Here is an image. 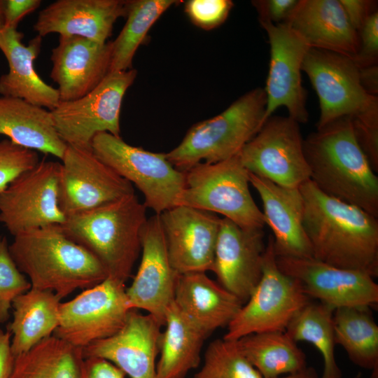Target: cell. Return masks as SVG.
Here are the masks:
<instances>
[{"label": "cell", "instance_id": "cell-1", "mask_svg": "<svg viewBox=\"0 0 378 378\" xmlns=\"http://www.w3.org/2000/svg\"><path fill=\"white\" fill-rule=\"evenodd\" d=\"M303 227L313 258L378 276V220L362 209L321 192L309 180L299 188Z\"/></svg>", "mask_w": 378, "mask_h": 378}, {"label": "cell", "instance_id": "cell-2", "mask_svg": "<svg viewBox=\"0 0 378 378\" xmlns=\"http://www.w3.org/2000/svg\"><path fill=\"white\" fill-rule=\"evenodd\" d=\"M303 148L310 180L321 192L378 217V178L350 118L317 129L303 140Z\"/></svg>", "mask_w": 378, "mask_h": 378}, {"label": "cell", "instance_id": "cell-3", "mask_svg": "<svg viewBox=\"0 0 378 378\" xmlns=\"http://www.w3.org/2000/svg\"><path fill=\"white\" fill-rule=\"evenodd\" d=\"M9 251L20 271L29 277L31 288L52 291L61 299L108 277L100 262L67 237L61 225L17 234Z\"/></svg>", "mask_w": 378, "mask_h": 378}, {"label": "cell", "instance_id": "cell-4", "mask_svg": "<svg viewBox=\"0 0 378 378\" xmlns=\"http://www.w3.org/2000/svg\"><path fill=\"white\" fill-rule=\"evenodd\" d=\"M146 209L132 193L67 216L61 226L100 262L108 276L125 284L141 251Z\"/></svg>", "mask_w": 378, "mask_h": 378}, {"label": "cell", "instance_id": "cell-5", "mask_svg": "<svg viewBox=\"0 0 378 378\" xmlns=\"http://www.w3.org/2000/svg\"><path fill=\"white\" fill-rule=\"evenodd\" d=\"M267 97L256 88L221 113L193 125L167 160L181 172L201 162L212 164L237 155L264 124Z\"/></svg>", "mask_w": 378, "mask_h": 378}, {"label": "cell", "instance_id": "cell-6", "mask_svg": "<svg viewBox=\"0 0 378 378\" xmlns=\"http://www.w3.org/2000/svg\"><path fill=\"white\" fill-rule=\"evenodd\" d=\"M302 71L309 78L319 102L320 129L342 118L352 120L357 134L378 132V98L363 87L359 67L346 56L310 48Z\"/></svg>", "mask_w": 378, "mask_h": 378}, {"label": "cell", "instance_id": "cell-7", "mask_svg": "<svg viewBox=\"0 0 378 378\" xmlns=\"http://www.w3.org/2000/svg\"><path fill=\"white\" fill-rule=\"evenodd\" d=\"M184 174L178 205L220 214L245 229L266 225L249 190V172L238 155L216 163H199Z\"/></svg>", "mask_w": 378, "mask_h": 378}, {"label": "cell", "instance_id": "cell-8", "mask_svg": "<svg viewBox=\"0 0 378 378\" xmlns=\"http://www.w3.org/2000/svg\"><path fill=\"white\" fill-rule=\"evenodd\" d=\"M92 153L119 176L134 184L144 197V204L155 214L179 204L185 174L176 169L165 153L131 146L108 132L97 134Z\"/></svg>", "mask_w": 378, "mask_h": 378}, {"label": "cell", "instance_id": "cell-9", "mask_svg": "<svg viewBox=\"0 0 378 378\" xmlns=\"http://www.w3.org/2000/svg\"><path fill=\"white\" fill-rule=\"evenodd\" d=\"M310 298L300 284L279 267L270 235L263 257L262 276L247 301L227 326L223 338L238 340L253 333L285 331Z\"/></svg>", "mask_w": 378, "mask_h": 378}, {"label": "cell", "instance_id": "cell-10", "mask_svg": "<svg viewBox=\"0 0 378 378\" xmlns=\"http://www.w3.org/2000/svg\"><path fill=\"white\" fill-rule=\"evenodd\" d=\"M136 74L134 69L109 72L88 94L76 100L60 102L51 112L62 141L67 146L92 150V141L99 133L120 136L122 99Z\"/></svg>", "mask_w": 378, "mask_h": 378}, {"label": "cell", "instance_id": "cell-11", "mask_svg": "<svg viewBox=\"0 0 378 378\" xmlns=\"http://www.w3.org/2000/svg\"><path fill=\"white\" fill-rule=\"evenodd\" d=\"M299 123L288 115L270 116L241 150L248 172L279 186L299 188L310 180Z\"/></svg>", "mask_w": 378, "mask_h": 378}, {"label": "cell", "instance_id": "cell-12", "mask_svg": "<svg viewBox=\"0 0 378 378\" xmlns=\"http://www.w3.org/2000/svg\"><path fill=\"white\" fill-rule=\"evenodd\" d=\"M131 309L125 284L108 276L60 303L59 324L52 335L83 349L118 332Z\"/></svg>", "mask_w": 378, "mask_h": 378}, {"label": "cell", "instance_id": "cell-13", "mask_svg": "<svg viewBox=\"0 0 378 378\" xmlns=\"http://www.w3.org/2000/svg\"><path fill=\"white\" fill-rule=\"evenodd\" d=\"M59 167L58 162L39 161L0 192V223L13 237L65 221L58 203Z\"/></svg>", "mask_w": 378, "mask_h": 378}, {"label": "cell", "instance_id": "cell-14", "mask_svg": "<svg viewBox=\"0 0 378 378\" xmlns=\"http://www.w3.org/2000/svg\"><path fill=\"white\" fill-rule=\"evenodd\" d=\"M61 160L58 203L66 218L134 193L132 184L92 150L67 146Z\"/></svg>", "mask_w": 378, "mask_h": 378}, {"label": "cell", "instance_id": "cell-15", "mask_svg": "<svg viewBox=\"0 0 378 378\" xmlns=\"http://www.w3.org/2000/svg\"><path fill=\"white\" fill-rule=\"evenodd\" d=\"M265 30L270 46V60L266 87L267 104L264 122L279 107H285L288 116L306 123L307 92L302 83V63L310 47L286 24L260 22Z\"/></svg>", "mask_w": 378, "mask_h": 378}, {"label": "cell", "instance_id": "cell-16", "mask_svg": "<svg viewBox=\"0 0 378 378\" xmlns=\"http://www.w3.org/2000/svg\"><path fill=\"white\" fill-rule=\"evenodd\" d=\"M279 269L296 279L309 298L334 309L340 307H375L378 285L370 274L339 268L312 258L276 256Z\"/></svg>", "mask_w": 378, "mask_h": 378}, {"label": "cell", "instance_id": "cell-17", "mask_svg": "<svg viewBox=\"0 0 378 378\" xmlns=\"http://www.w3.org/2000/svg\"><path fill=\"white\" fill-rule=\"evenodd\" d=\"M170 262L178 274L213 271L221 218L177 205L160 215Z\"/></svg>", "mask_w": 378, "mask_h": 378}, {"label": "cell", "instance_id": "cell-18", "mask_svg": "<svg viewBox=\"0 0 378 378\" xmlns=\"http://www.w3.org/2000/svg\"><path fill=\"white\" fill-rule=\"evenodd\" d=\"M178 274L168 255L160 216L148 218L141 236V258L126 295L132 309H143L162 326L174 302Z\"/></svg>", "mask_w": 378, "mask_h": 378}, {"label": "cell", "instance_id": "cell-19", "mask_svg": "<svg viewBox=\"0 0 378 378\" xmlns=\"http://www.w3.org/2000/svg\"><path fill=\"white\" fill-rule=\"evenodd\" d=\"M265 248L263 229H245L221 218L212 272L243 304L262 276Z\"/></svg>", "mask_w": 378, "mask_h": 378}, {"label": "cell", "instance_id": "cell-20", "mask_svg": "<svg viewBox=\"0 0 378 378\" xmlns=\"http://www.w3.org/2000/svg\"><path fill=\"white\" fill-rule=\"evenodd\" d=\"M161 326L150 314L131 309L118 332L83 348V356L105 359L130 378H155Z\"/></svg>", "mask_w": 378, "mask_h": 378}, {"label": "cell", "instance_id": "cell-21", "mask_svg": "<svg viewBox=\"0 0 378 378\" xmlns=\"http://www.w3.org/2000/svg\"><path fill=\"white\" fill-rule=\"evenodd\" d=\"M52 50L50 78L60 102L78 99L94 90L109 73L112 41L97 43L77 36H59Z\"/></svg>", "mask_w": 378, "mask_h": 378}, {"label": "cell", "instance_id": "cell-22", "mask_svg": "<svg viewBox=\"0 0 378 378\" xmlns=\"http://www.w3.org/2000/svg\"><path fill=\"white\" fill-rule=\"evenodd\" d=\"M127 1L57 0L41 10L34 24L38 36H77L104 43L113 24L125 17Z\"/></svg>", "mask_w": 378, "mask_h": 378}, {"label": "cell", "instance_id": "cell-23", "mask_svg": "<svg viewBox=\"0 0 378 378\" xmlns=\"http://www.w3.org/2000/svg\"><path fill=\"white\" fill-rule=\"evenodd\" d=\"M249 182L261 199L265 224L273 232L276 255L313 258L303 227L304 202L300 189L279 186L250 172Z\"/></svg>", "mask_w": 378, "mask_h": 378}, {"label": "cell", "instance_id": "cell-24", "mask_svg": "<svg viewBox=\"0 0 378 378\" xmlns=\"http://www.w3.org/2000/svg\"><path fill=\"white\" fill-rule=\"evenodd\" d=\"M310 48L355 59L359 50L357 31L349 22L340 0H299L286 23Z\"/></svg>", "mask_w": 378, "mask_h": 378}, {"label": "cell", "instance_id": "cell-25", "mask_svg": "<svg viewBox=\"0 0 378 378\" xmlns=\"http://www.w3.org/2000/svg\"><path fill=\"white\" fill-rule=\"evenodd\" d=\"M17 28L0 27V50L8 64V72L0 77V94L18 98L53 110L60 102L57 88L44 82L36 73L34 62L41 48L42 37L36 36L27 46Z\"/></svg>", "mask_w": 378, "mask_h": 378}, {"label": "cell", "instance_id": "cell-26", "mask_svg": "<svg viewBox=\"0 0 378 378\" xmlns=\"http://www.w3.org/2000/svg\"><path fill=\"white\" fill-rule=\"evenodd\" d=\"M174 302L209 335L218 328L227 326L244 304L206 272L179 274Z\"/></svg>", "mask_w": 378, "mask_h": 378}, {"label": "cell", "instance_id": "cell-27", "mask_svg": "<svg viewBox=\"0 0 378 378\" xmlns=\"http://www.w3.org/2000/svg\"><path fill=\"white\" fill-rule=\"evenodd\" d=\"M0 134L20 146L60 160L67 146L51 111L18 98L0 96Z\"/></svg>", "mask_w": 378, "mask_h": 378}, {"label": "cell", "instance_id": "cell-28", "mask_svg": "<svg viewBox=\"0 0 378 378\" xmlns=\"http://www.w3.org/2000/svg\"><path fill=\"white\" fill-rule=\"evenodd\" d=\"M155 378H184L198 367L203 343L209 336L173 302L164 319Z\"/></svg>", "mask_w": 378, "mask_h": 378}, {"label": "cell", "instance_id": "cell-29", "mask_svg": "<svg viewBox=\"0 0 378 378\" xmlns=\"http://www.w3.org/2000/svg\"><path fill=\"white\" fill-rule=\"evenodd\" d=\"M61 298L55 293L31 288L12 302L13 318L7 326L11 332L14 357L29 351L51 336L59 324Z\"/></svg>", "mask_w": 378, "mask_h": 378}, {"label": "cell", "instance_id": "cell-30", "mask_svg": "<svg viewBox=\"0 0 378 378\" xmlns=\"http://www.w3.org/2000/svg\"><path fill=\"white\" fill-rule=\"evenodd\" d=\"M237 341L262 378H277L307 367L305 354L286 331L253 333Z\"/></svg>", "mask_w": 378, "mask_h": 378}, {"label": "cell", "instance_id": "cell-31", "mask_svg": "<svg viewBox=\"0 0 378 378\" xmlns=\"http://www.w3.org/2000/svg\"><path fill=\"white\" fill-rule=\"evenodd\" d=\"M82 349L54 336L15 357L10 378H81Z\"/></svg>", "mask_w": 378, "mask_h": 378}, {"label": "cell", "instance_id": "cell-32", "mask_svg": "<svg viewBox=\"0 0 378 378\" xmlns=\"http://www.w3.org/2000/svg\"><path fill=\"white\" fill-rule=\"evenodd\" d=\"M333 327L336 344L343 347L355 365L378 373V326L368 307L335 309Z\"/></svg>", "mask_w": 378, "mask_h": 378}, {"label": "cell", "instance_id": "cell-33", "mask_svg": "<svg viewBox=\"0 0 378 378\" xmlns=\"http://www.w3.org/2000/svg\"><path fill=\"white\" fill-rule=\"evenodd\" d=\"M334 311L326 304L310 301L296 314L285 330L295 342L311 343L320 352L323 361L321 378H342L335 354Z\"/></svg>", "mask_w": 378, "mask_h": 378}, {"label": "cell", "instance_id": "cell-34", "mask_svg": "<svg viewBox=\"0 0 378 378\" xmlns=\"http://www.w3.org/2000/svg\"><path fill=\"white\" fill-rule=\"evenodd\" d=\"M176 2L173 0L127 1L126 22L118 37L112 41L109 72L132 69L135 52L152 25Z\"/></svg>", "mask_w": 378, "mask_h": 378}, {"label": "cell", "instance_id": "cell-35", "mask_svg": "<svg viewBox=\"0 0 378 378\" xmlns=\"http://www.w3.org/2000/svg\"><path fill=\"white\" fill-rule=\"evenodd\" d=\"M193 378H262L241 351L237 340L211 342L201 370Z\"/></svg>", "mask_w": 378, "mask_h": 378}, {"label": "cell", "instance_id": "cell-36", "mask_svg": "<svg viewBox=\"0 0 378 378\" xmlns=\"http://www.w3.org/2000/svg\"><path fill=\"white\" fill-rule=\"evenodd\" d=\"M31 288L30 282L14 262L6 238L0 235V323L9 318L14 299Z\"/></svg>", "mask_w": 378, "mask_h": 378}, {"label": "cell", "instance_id": "cell-37", "mask_svg": "<svg viewBox=\"0 0 378 378\" xmlns=\"http://www.w3.org/2000/svg\"><path fill=\"white\" fill-rule=\"evenodd\" d=\"M38 162L36 151L20 146L9 139L0 141V192Z\"/></svg>", "mask_w": 378, "mask_h": 378}, {"label": "cell", "instance_id": "cell-38", "mask_svg": "<svg viewBox=\"0 0 378 378\" xmlns=\"http://www.w3.org/2000/svg\"><path fill=\"white\" fill-rule=\"evenodd\" d=\"M232 6L230 0H190L185 4V12L195 25L210 30L225 21Z\"/></svg>", "mask_w": 378, "mask_h": 378}, {"label": "cell", "instance_id": "cell-39", "mask_svg": "<svg viewBox=\"0 0 378 378\" xmlns=\"http://www.w3.org/2000/svg\"><path fill=\"white\" fill-rule=\"evenodd\" d=\"M359 50L354 62L358 67L377 64L378 12L372 13L358 31Z\"/></svg>", "mask_w": 378, "mask_h": 378}, {"label": "cell", "instance_id": "cell-40", "mask_svg": "<svg viewBox=\"0 0 378 378\" xmlns=\"http://www.w3.org/2000/svg\"><path fill=\"white\" fill-rule=\"evenodd\" d=\"M299 0H255L252 1L258 14L260 22H270L274 24L286 23Z\"/></svg>", "mask_w": 378, "mask_h": 378}, {"label": "cell", "instance_id": "cell-41", "mask_svg": "<svg viewBox=\"0 0 378 378\" xmlns=\"http://www.w3.org/2000/svg\"><path fill=\"white\" fill-rule=\"evenodd\" d=\"M41 4V0H6L1 27L17 28L19 22L37 9Z\"/></svg>", "mask_w": 378, "mask_h": 378}, {"label": "cell", "instance_id": "cell-42", "mask_svg": "<svg viewBox=\"0 0 378 378\" xmlns=\"http://www.w3.org/2000/svg\"><path fill=\"white\" fill-rule=\"evenodd\" d=\"M123 371L111 362L97 357L83 360L81 378H125Z\"/></svg>", "mask_w": 378, "mask_h": 378}, {"label": "cell", "instance_id": "cell-43", "mask_svg": "<svg viewBox=\"0 0 378 378\" xmlns=\"http://www.w3.org/2000/svg\"><path fill=\"white\" fill-rule=\"evenodd\" d=\"M351 26L357 31L374 11L377 1L369 0H340Z\"/></svg>", "mask_w": 378, "mask_h": 378}, {"label": "cell", "instance_id": "cell-44", "mask_svg": "<svg viewBox=\"0 0 378 378\" xmlns=\"http://www.w3.org/2000/svg\"><path fill=\"white\" fill-rule=\"evenodd\" d=\"M15 357L11 351V332L0 328V378H10Z\"/></svg>", "mask_w": 378, "mask_h": 378}, {"label": "cell", "instance_id": "cell-45", "mask_svg": "<svg viewBox=\"0 0 378 378\" xmlns=\"http://www.w3.org/2000/svg\"><path fill=\"white\" fill-rule=\"evenodd\" d=\"M360 83L364 89L370 94L377 96L378 93L377 64L359 67Z\"/></svg>", "mask_w": 378, "mask_h": 378}, {"label": "cell", "instance_id": "cell-46", "mask_svg": "<svg viewBox=\"0 0 378 378\" xmlns=\"http://www.w3.org/2000/svg\"><path fill=\"white\" fill-rule=\"evenodd\" d=\"M277 378H318L315 370L312 368H308L307 366L298 372L286 374L284 377H279Z\"/></svg>", "mask_w": 378, "mask_h": 378}, {"label": "cell", "instance_id": "cell-47", "mask_svg": "<svg viewBox=\"0 0 378 378\" xmlns=\"http://www.w3.org/2000/svg\"><path fill=\"white\" fill-rule=\"evenodd\" d=\"M6 0H0V27L3 25L4 22V11Z\"/></svg>", "mask_w": 378, "mask_h": 378}, {"label": "cell", "instance_id": "cell-48", "mask_svg": "<svg viewBox=\"0 0 378 378\" xmlns=\"http://www.w3.org/2000/svg\"><path fill=\"white\" fill-rule=\"evenodd\" d=\"M372 377H373V378H377L378 376H377V375H375V374H373Z\"/></svg>", "mask_w": 378, "mask_h": 378}]
</instances>
